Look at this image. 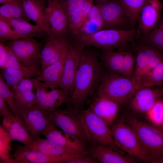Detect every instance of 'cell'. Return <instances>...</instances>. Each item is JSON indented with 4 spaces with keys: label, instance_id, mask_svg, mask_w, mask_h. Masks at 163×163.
Listing matches in <instances>:
<instances>
[{
    "label": "cell",
    "instance_id": "obj_1",
    "mask_svg": "<svg viewBox=\"0 0 163 163\" xmlns=\"http://www.w3.org/2000/svg\"><path fill=\"white\" fill-rule=\"evenodd\" d=\"M102 63L93 53L82 50L70 102L76 108L81 107L89 97L98 89L105 71Z\"/></svg>",
    "mask_w": 163,
    "mask_h": 163
},
{
    "label": "cell",
    "instance_id": "obj_2",
    "mask_svg": "<svg viewBox=\"0 0 163 163\" xmlns=\"http://www.w3.org/2000/svg\"><path fill=\"white\" fill-rule=\"evenodd\" d=\"M75 36L77 43L82 48L93 46L106 50L124 47L129 43L139 39L141 34L138 29L135 28L128 30L103 29L92 34Z\"/></svg>",
    "mask_w": 163,
    "mask_h": 163
},
{
    "label": "cell",
    "instance_id": "obj_3",
    "mask_svg": "<svg viewBox=\"0 0 163 163\" xmlns=\"http://www.w3.org/2000/svg\"><path fill=\"white\" fill-rule=\"evenodd\" d=\"M139 89V83L133 78L107 70L97 90L123 105L130 101Z\"/></svg>",
    "mask_w": 163,
    "mask_h": 163
},
{
    "label": "cell",
    "instance_id": "obj_4",
    "mask_svg": "<svg viewBox=\"0 0 163 163\" xmlns=\"http://www.w3.org/2000/svg\"><path fill=\"white\" fill-rule=\"evenodd\" d=\"M131 126L136 133L149 162L163 163V131L135 118L131 120Z\"/></svg>",
    "mask_w": 163,
    "mask_h": 163
},
{
    "label": "cell",
    "instance_id": "obj_5",
    "mask_svg": "<svg viewBox=\"0 0 163 163\" xmlns=\"http://www.w3.org/2000/svg\"><path fill=\"white\" fill-rule=\"evenodd\" d=\"M110 129L113 140L117 148L133 158L149 161L136 133L131 126L119 122L114 124Z\"/></svg>",
    "mask_w": 163,
    "mask_h": 163
},
{
    "label": "cell",
    "instance_id": "obj_6",
    "mask_svg": "<svg viewBox=\"0 0 163 163\" xmlns=\"http://www.w3.org/2000/svg\"><path fill=\"white\" fill-rule=\"evenodd\" d=\"M46 110L53 125L66 136L84 143L88 140L79 115L70 108Z\"/></svg>",
    "mask_w": 163,
    "mask_h": 163
},
{
    "label": "cell",
    "instance_id": "obj_7",
    "mask_svg": "<svg viewBox=\"0 0 163 163\" xmlns=\"http://www.w3.org/2000/svg\"><path fill=\"white\" fill-rule=\"evenodd\" d=\"M78 115L88 140L116 150L117 147L111 129L104 120L89 108L81 111Z\"/></svg>",
    "mask_w": 163,
    "mask_h": 163
},
{
    "label": "cell",
    "instance_id": "obj_8",
    "mask_svg": "<svg viewBox=\"0 0 163 163\" xmlns=\"http://www.w3.org/2000/svg\"><path fill=\"white\" fill-rule=\"evenodd\" d=\"M17 116L34 139L53 125L46 110L36 102L19 110Z\"/></svg>",
    "mask_w": 163,
    "mask_h": 163
},
{
    "label": "cell",
    "instance_id": "obj_9",
    "mask_svg": "<svg viewBox=\"0 0 163 163\" xmlns=\"http://www.w3.org/2000/svg\"><path fill=\"white\" fill-rule=\"evenodd\" d=\"M44 17V30L48 37H67L68 20L58 0H47Z\"/></svg>",
    "mask_w": 163,
    "mask_h": 163
},
{
    "label": "cell",
    "instance_id": "obj_10",
    "mask_svg": "<svg viewBox=\"0 0 163 163\" xmlns=\"http://www.w3.org/2000/svg\"><path fill=\"white\" fill-rule=\"evenodd\" d=\"M100 6L104 23L103 29L128 30L134 28L120 0H110Z\"/></svg>",
    "mask_w": 163,
    "mask_h": 163
},
{
    "label": "cell",
    "instance_id": "obj_11",
    "mask_svg": "<svg viewBox=\"0 0 163 163\" xmlns=\"http://www.w3.org/2000/svg\"><path fill=\"white\" fill-rule=\"evenodd\" d=\"M36 90V102L47 110L59 108L64 104L70 102V97L62 89L55 87L33 79Z\"/></svg>",
    "mask_w": 163,
    "mask_h": 163
},
{
    "label": "cell",
    "instance_id": "obj_12",
    "mask_svg": "<svg viewBox=\"0 0 163 163\" xmlns=\"http://www.w3.org/2000/svg\"><path fill=\"white\" fill-rule=\"evenodd\" d=\"M136 50L135 67L133 78L138 82L146 73L163 61V53L141 42Z\"/></svg>",
    "mask_w": 163,
    "mask_h": 163
},
{
    "label": "cell",
    "instance_id": "obj_13",
    "mask_svg": "<svg viewBox=\"0 0 163 163\" xmlns=\"http://www.w3.org/2000/svg\"><path fill=\"white\" fill-rule=\"evenodd\" d=\"M77 155H49L24 145H18L11 155L9 163H67Z\"/></svg>",
    "mask_w": 163,
    "mask_h": 163
},
{
    "label": "cell",
    "instance_id": "obj_14",
    "mask_svg": "<svg viewBox=\"0 0 163 163\" xmlns=\"http://www.w3.org/2000/svg\"><path fill=\"white\" fill-rule=\"evenodd\" d=\"M83 48L77 44L73 46L70 43L67 51L59 88L70 97L74 90Z\"/></svg>",
    "mask_w": 163,
    "mask_h": 163
},
{
    "label": "cell",
    "instance_id": "obj_15",
    "mask_svg": "<svg viewBox=\"0 0 163 163\" xmlns=\"http://www.w3.org/2000/svg\"><path fill=\"white\" fill-rule=\"evenodd\" d=\"M6 46L25 66H30L38 61L43 47L41 43L34 37L9 41Z\"/></svg>",
    "mask_w": 163,
    "mask_h": 163
},
{
    "label": "cell",
    "instance_id": "obj_16",
    "mask_svg": "<svg viewBox=\"0 0 163 163\" xmlns=\"http://www.w3.org/2000/svg\"><path fill=\"white\" fill-rule=\"evenodd\" d=\"M70 43L67 37H48L39 59L42 70L59 60L67 52Z\"/></svg>",
    "mask_w": 163,
    "mask_h": 163
},
{
    "label": "cell",
    "instance_id": "obj_17",
    "mask_svg": "<svg viewBox=\"0 0 163 163\" xmlns=\"http://www.w3.org/2000/svg\"><path fill=\"white\" fill-rule=\"evenodd\" d=\"M120 105L117 101L97 91L96 97L88 108L110 127L114 124L118 115Z\"/></svg>",
    "mask_w": 163,
    "mask_h": 163
},
{
    "label": "cell",
    "instance_id": "obj_18",
    "mask_svg": "<svg viewBox=\"0 0 163 163\" xmlns=\"http://www.w3.org/2000/svg\"><path fill=\"white\" fill-rule=\"evenodd\" d=\"M163 97V88L145 87L139 89L130 101L132 108L139 113L147 112Z\"/></svg>",
    "mask_w": 163,
    "mask_h": 163
},
{
    "label": "cell",
    "instance_id": "obj_19",
    "mask_svg": "<svg viewBox=\"0 0 163 163\" xmlns=\"http://www.w3.org/2000/svg\"><path fill=\"white\" fill-rule=\"evenodd\" d=\"M162 5L159 0H148L139 15L138 30L141 37L145 35L156 25L160 19Z\"/></svg>",
    "mask_w": 163,
    "mask_h": 163
},
{
    "label": "cell",
    "instance_id": "obj_20",
    "mask_svg": "<svg viewBox=\"0 0 163 163\" xmlns=\"http://www.w3.org/2000/svg\"><path fill=\"white\" fill-rule=\"evenodd\" d=\"M2 126L13 140L29 146L34 139L28 132L18 117L11 113L2 116Z\"/></svg>",
    "mask_w": 163,
    "mask_h": 163
},
{
    "label": "cell",
    "instance_id": "obj_21",
    "mask_svg": "<svg viewBox=\"0 0 163 163\" xmlns=\"http://www.w3.org/2000/svg\"><path fill=\"white\" fill-rule=\"evenodd\" d=\"M38 62L19 69H5L1 75L9 87L12 89L21 80L40 75L42 69Z\"/></svg>",
    "mask_w": 163,
    "mask_h": 163
},
{
    "label": "cell",
    "instance_id": "obj_22",
    "mask_svg": "<svg viewBox=\"0 0 163 163\" xmlns=\"http://www.w3.org/2000/svg\"><path fill=\"white\" fill-rule=\"evenodd\" d=\"M89 150L91 155L102 163H132L133 158L125 156L107 145L95 143Z\"/></svg>",
    "mask_w": 163,
    "mask_h": 163
},
{
    "label": "cell",
    "instance_id": "obj_23",
    "mask_svg": "<svg viewBox=\"0 0 163 163\" xmlns=\"http://www.w3.org/2000/svg\"><path fill=\"white\" fill-rule=\"evenodd\" d=\"M42 135L46 139L59 145L87 155L85 143L68 137L53 125L49 126Z\"/></svg>",
    "mask_w": 163,
    "mask_h": 163
},
{
    "label": "cell",
    "instance_id": "obj_24",
    "mask_svg": "<svg viewBox=\"0 0 163 163\" xmlns=\"http://www.w3.org/2000/svg\"><path fill=\"white\" fill-rule=\"evenodd\" d=\"M28 147L33 150L50 156H60L83 154L70 149L59 145L46 138H42L40 136L34 138L31 144Z\"/></svg>",
    "mask_w": 163,
    "mask_h": 163
},
{
    "label": "cell",
    "instance_id": "obj_25",
    "mask_svg": "<svg viewBox=\"0 0 163 163\" xmlns=\"http://www.w3.org/2000/svg\"><path fill=\"white\" fill-rule=\"evenodd\" d=\"M66 53L59 60L42 70L37 79L48 85L60 88Z\"/></svg>",
    "mask_w": 163,
    "mask_h": 163
},
{
    "label": "cell",
    "instance_id": "obj_26",
    "mask_svg": "<svg viewBox=\"0 0 163 163\" xmlns=\"http://www.w3.org/2000/svg\"><path fill=\"white\" fill-rule=\"evenodd\" d=\"M21 6L28 18L45 31L44 17L46 7L45 0H22Z\"/></svg>",
    "mask_w": 163,
    "mask_h": 163
},
{
    "label": "cell",
    "instance_id": "obj_27",
    "mask_svg": "<svg viewBox=\"0 0 163 163\" xmlns=\"http://www.w3.org/2000/svg\"><path fill=\"white\" fill-rule=\"evenodd\" d=\"M124 54L123 51L103 50L102 63L107 70L122 75Z\"/></svg>",
    "mask_w": 163,
    "mask_h": 163
},
{
    "label": "cell",
    "instance_id": "obj_28",
    "mask_svg": "<svg viewBox=\"0 0 163 163\" xmlns=\"http://www.w3.org/2000/svg\"><path fill=\"white\" fill-rule=\"evenodd\" d=\"M3 20V19H2ZM5 21L18 34L29 37H34L44 30L37 24L33 25L26 21L19 19L3 20Z\"/></svg>",
    "mask_w": 163,
    "mask_h": 163
},
{
    "label": "cell",
    "instance_id": "obj_29",
    "mask_svg": "<svg viewBox=\"0 0 163 163\" xmlns=\"http://www.w3.org/2000/svg\"><path fill=\"white\" fill-rule=\"evenodd\" d=\"M140 42L163 53V18L148 33L139 39Z\"/></svg>",
    "mask_w": 163,
    "mask_h": 163
},
{
    "label": "cell",
    "instance_id": "obj_30",
    "mask_svg": "<svg viewBox=\"0 0 163 163\" xmlns=\"http://www.w3.org/2000/svg\"><path fill=\"white\" fill-rule=\"evenodd\" d=\"M94 0H85L81 8L68 21V30L75 35L86 20L89 11L94 5Z\"/></svg>",
    "mask_w": 163,
    "mask_h": 163
},
{
    "label": "cell",
    "instance_id": "obj_31",
    "mask_svg": "<svg viewBox=\"0 0 163 163\" xmlns=\"http://www.w3.org/2000/svg\"><path fill=\"white\" fill-rule=\"evenodd\" d=\"M139 88L152 87L163 83V61L144 75L138 82Z\"/></svg>",
    "mask_w": 163,
    "mask_h": 163
},
{
    "label": "cell",
    "instance_id": "obj_32",
    "mask_svg": "<svg viewBox=\"0 0 163 163\" xmlns=\"http://www.w3.org/2000/svg\"><path fill=\"white\" fill-rule=\"evenodd\" d=\"M0 19H19L28 22L30 20L25 14L21 5H2L0 7Z\"/></svg>",
    "mask_w": 163,
    "mask_h": 163
},
{
    "label": "cell",
    "instance_id": "obj_33",
    "mask_svg": "<svg viewBox=\"0 0 163 163\" xmlns=\"http://www.w3.org/2000/svg\"><path fill=\"white\" fill-rule=\"evenodd\" d=\"M11 137L2 126H0V163H9L12 150Z\"/></svg>",
    "mask_w": 163,
    "mask_h": 163
},
{
    "label": "cell",
    "instance_id": "obj_34",
    "mask_svg": "<svg viewBox=\"0 0 163 163\" xmlns=\"http://www.w3.org/2000/svg\"><path fill=\"white\" fill-rule=\"evenodd\" d=\"M148 0H120L129 17L134 28L141 11Z\"/></svg>",
    "mask_w": 163,
    "mask_h": 163
},
{
    "label": "cell",
    "instance_id": "obj_35",
    "mask_svg": "<svg viewBox=\"0 0 163 163\" xmlns=\"http://www.w3.org/2000/svg\"><path fill=\"white\" fill-rule=\"evenodd\" d=\"M0 97L7 104L11 113L17 116L18 110L15 103L14 93L11 90L1 75L0 77Z\"/></svg>",
    "mask_w": 163,
    "mask_h": 163
},
{
    "label": "cell",
    "instance_id": "obj_36",
    "mask_svg": "<svg viewBox=\"0 0 163 163\" xmlns=\"http://www.w3.org/2000/svg\"><path fill=\"white\" fill-rule=\"evenodd\" d=\"M147 118L154 125L158 126L163 124V101H157L146 113Z\"/></svg>",
    "mask_w": 163,
    "mask_h": 163
},
{
    "label": "cell",
    "instance_id": "obj_37",
    "mask_svg": "<svg viewBox=\"0 0 163 163\" xmlns=\"http://www.w3.org/2000/svg\"><path fill=\"white\" fill-rule=\"evenodd\" d=\"M30 37L18 34L4 20L0 19V41L2 43L7 41Z\"/></svg>",
    "mask_w": 163,
    "mask_h": 163
},
{
    "label": "cell",
    "instance_id": "obj_38",
    "mask_svg": "<svg viewBox=\"0 0 163 163\" xmlns=\"http://www.w3.org/2000/svg\"><path fill=\"white\" fill-rule=\"evenodd\" d=\"M67 15L68 21L82 6L85 0H58Z\"/></svg>",
    "mask_w": 163,
    "mask_h": 163
},
{
    "label": "cell",
    "instance_id": "obj_39",
    "mask_svg": "<svg viewBox=\"0 0 163 163\" xmlns=\"http://www.w3.org/2000/svg\"><path fill=\"white\" fill-rule=\"evenodd\" d=\"M14 97L18 112L20 110L28 107L36 102V93L33 91L14 95Z\"/></svg>",
    "mask_w": 163,
    "mask_h": 163
},
{
    "label": "cell",
    "instance_id": "obj_40",
    "mask_svg": "<svg viewBox=\"0 0 163 163\" xmlns=\"http://www.w3.org/2000/svg\"><path fill=\"white\" fill-rule=\"evenodd\" d=\"M135 64V57L133 53L129 51H125L122 75L128 78H133Z\"/></svg>",
    "mask_w": 163,
    "mask_h": 163
},
{
    "label": "cell",
    "instance_id": "obj_41",
    "mask_svg": "<svg viewBox=\"0 0 163 163\" xmlns=\"http://www.w3.org/2000/svg\"><path fill=\"white\" fill-rule=\"evenodd\" d=\"M34 88L35 85L33 79L27 78L21 80L12 90L14 95H16L32 91Z\"/></svg>",
    "mask_w": 163,
    "mask_h": 163
},
{
    "label": "cell",
    "instance_id": "obj_42",
    "mask_svg": "<svg viewBox=\"0 0 163 163\" xmlns=\"http://www.w3.org/2000/svg\"><path fill=\"white\" fill-rule=\"evenodd\" d=\"M86 19L97 25L102 29L104 27V21L99 5H94L90 9Z\"/></svg>",
    "mask_w": 163,
    "mask_h": 163
},
{
    "label": "cell",
    "instance_id": "obj_43",
    "mask_svg": "<svg viewBox=\"0 0 163 163\" xmlns=\"http://www.w3.org/2000/svg\"><path fill=\"white\" fill-rule=\"evenodd\" d=\"M101 30L102 29L96 24L86 19L75 36L81 34H91Z\"/></svg>",
    "mask_w": 163,
    "mask_h": 163
},
{
    "label": "cell",
    "instance_id": "obj_44",
    "mask_svg": "<svg viewBox=\"0 0 163 163\" xmlns=\"http://www.w3.org/2000/svg\"><path fill=\"white\" fill-rule=\"evenodd\" d=\"M5 46L7 53L8 57L5 69H18L21 68L24 66L21 63L10 49L6 45Z\"/></svg>",
    "mask_w": 163,
    "mask_h": 163
},
{
    "label": "cell",
    "instance_id": "obj_45",
    "mask_svg": "<svg viewBox=\"0 0 163 163\" xmlns=\"http://www.w3.org/2000/svg\"><path fill=\"white\" fill-rule=\"evenodd\" d=\"M7 53L5 46L0 43V67L4 70L5 69L7 60Z\"/></svg>",
    "mask_w": 163,
    "mask_h": 163
},
{
    "label": "cell",
    "instance_id": "obj_46",
    "mask_svg": "<svg viewBox=\"0 0 163 163\" xmlns=\"http://www.w3.org/2000/svg\"><path fill=\"white\" fill-rule=\"evenodd\" d=\"M11 113L6 103L4 100L0 97V115L1 116H3Z\"/></svg>",
    "mask_w": 163,
    "mask_h": 163
},
{
    "label": "cell",
    "instance_id": "obj_47",
    "mask_svg": "<svg viewBox=\"0 0 163 163\" xmlns=\"http://www.w3.org/2000/svg\"><path fill=\"white\" fill-rule=\"evenodd\" d=\"M22 0H0V4L2 5L16 4L21 5Z\"/></svg>",
    "mask_w": 163,
    "mask_h": 163
},
{
    "label": "cell",
    "instance_id": "obj_48",
    "mask_svg": "<svg viewBox=\"0 0 163 163\" xmlns=\"http://www.w3.org/2000/svg\"><path fill=\"white\" fill-rule=\"evenodd\" d=\"M96 2V4L100 5H102L110 0H94Z\"/></svg>",
    "mask_w": 163,
    "mask_h": 163
},
{
    "label": "cell",
    "instance_id": "obj_49",
    "mask_svg": "<svg viewBox=\"0 0 163 163\" xmlns=\"http://www.w3.org/2000/svg\"><path fill=\"white\" fill-rule=\"evenodd\" d=\"M157 127L159 128V129H160L161 130H162L163 131V124L159 126H157Z\"/></svg>",
    "mask_w": 163,
    "mask_h": 163
}]
</instances>
